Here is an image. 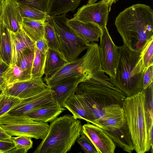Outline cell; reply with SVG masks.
<instances>
[{"label": "cell", "mask_w": 153, "mask_h": 153, "mask_svg": "<svg viewBox=\"0 0 153 153\" xmlns=\"http://www.w3.org/2000/svg\"><path fill=\"white\" fill-rule=\"evenodd\" d=\"M109 11L108 6L100 1L82 6L78 9L72 19L82 22L94 23L102 29L106 26Z\"/></svg>", "instance_id": "cell-10"}, {"label": "cell", "mask_w": 153, "mask_h": 153, "mask_svg": "<svg viewBox=\"0 0 153 153\" xmlns=\"http://www.w3.org/2000/svg\"><path fill=\"white\" fill-rule=\"evenodd\" d=\"M12 136L7 133L0 126V140L12 141Z\"/></svg>", "instance_id": "cell-40"}, {"label": "cell", "mask_w": 153, "mask_h": 153, "mask_svg": "<svg viewBox=\"0 0 153 153\" xmlns=\"http://www.w3.org/2000/svg\"><path fill=\"white\" fill-rule=\"evenodd\" d=\"M84 59V55L80 58L68 62L53 75L44 79L45 83L50 88L64 79L75 76H82V82L86 74Z\"/></svg>", "instance_id": "cell-13"}, {"label": "cell", "mask_w": 153, "mask_h": 153, "mask_svg": "<svg viewBox=\"0 0 153 153\" xmlns=\"http://www.w3.org/2000/svg\"><path fill=\"white\" fill-rule=\"evenodd\" d=\"M44 27L45 36L48 41L49 48L59 51V42L51 17L48 16L45 21Z\"/></svg>", "instance_id": "cell-28"}, {"label": "cell", "mask_w": 153, "mask_h": 153, "mask_svg": "<svg viewBox=\"0 0 153 153\" xmlns=\"http://www.w3.org/2000/svg\"><path fill=\"white\" fill-rule=\"evenodd\" d=\"M153 65L146 68L144 71L143 82V90L146 89L153 82Z\"/></svg>", "instance_id": "cell-36"}, {"label": "cell", "mask_w": 153, "mask_h": 153, "mask_svg": "<svg viewBox=\"0 0 153 153\" xmlns=\"http://www.w3.org/2000/svg\"><path fill=\"white\" fill-rule=\"evenodd\" d=\"M114 24L123 45L132 51L141 52L153 37V10L145 4L126 8L116 17Z\"/></svg>", "instance_id": "cell-2"}, {"label": "cell", "mask_w": 153, "mask_h": 153, "mask_svg": "<svg viewBox=\"0 0 153 153\" xmlns=\"http://www.w3.org/2000/svg\"><path fill=\"white\" fill-rule=\"evenodd\" d=\"M77 142L85 153H98L97 151L91 141L84 133L81 134L78 138Z\"/></svg>", "instance_id": "cell-34"}, {"label": "cell", "mask_w": 153, "mask_h": 153, "mask_svg": "<svg viewBox=\"0 0 153 153\" xmlns=\"http://www.w3.org/2000/svg\"><path fill=\"white\" fill-rule=\"evenodd\" d=\"M81 0H50L48 14L51 17L74 12Z\"/></svg>", "instance_id": "cell-22"}, {"label": "cell", "mask_w": 153, "mask_h": 153, "mask_svg": "<svg viewBox=\"0 0 153 153\" xmlns=\"http://www.w3.org/2000/svg\"><path fill=\"white\" fill-rule=\"evenodd\" d=\"M82 133L91 141L98 153H114L116 145L104 129L87 122L82 126Z\"/></svg>", "instance_id": "cell-12"}, {"label": "cell", "mask_w": 153, "mask_h": 153, "mask_svg": "<svg viewBox=\"0 0 153 153\" xmlns=\"http://www.w3.org/2000/svg\"><path fill=\"white\" fill-rule=\"evenodd\" d=\"M98 0H88V4H91L96 2Z\"/></svg>", "instance_id": "cell-42"}, {"label": "cell", "mask_w": 153, "mask_h": 153, "mask_svg": "<svg viewBox=\"0 0 153 153\" xmlns=\"http://www.w3.org/2000/svg\"><path fill=\"white\" fill-rule=\"evenodd\" d=\"M2 10V5L0 4V16L1 14Z\"/></svg>", "instance_id": "cell-43"}, {"label": "cell", "mask_w": 153, "mask_h": 153, "mask_svg": "<svg viewBox=\"0 0 153 153\" xmlns=\"http://www.w3.org/2000/svg\"><path fill=\"white\" fill-rule=\"evenodd\" d=\"M35 45L41 52L45 54H47L49 47L45 36L35 42Z\"/></svg>", "instance_id": "cell-38"}, {"label": "cell", "mask_w": 153, "mask_h": 153, "mask_svg": "<svg viewBox=\"0 0 153 153\" xmlns=\"http://www.w3.org/2000/svg\"><path fill=\"white\" fill-rule=\"evenodd\" d=\"M22 19L18 4L14 0H4L0 19L8 30L15 32L20 29Z\"/></svg>", "instance_id": "cell-14"}, {"label": "cell", "mask_w": 153, "mask_h": 153, "mask_svg": "<svg viewBox=\"0 0 153 153\" xmlns=\"http://www.w3.org/2000/svg\"><path fill=\"white\" fill-rule=\"evenodd\" d=\"M68 62L59 51L49 48L47 54L44 80L53 75Z\"/></svg>", "instance_id": "cell-20"}, {"label": "cell", "mask_w": 153, "mask_h": 153, "mask_svg": "<svg viewBox=\"0 0 153 153\" xmlns=\"http://www.w3.org/2000/svg\"><path fill=\"white\" fill-rule=\"evenodd\" d=\"M104 130L116 146L127 152L131 153L134 151L133 144L126 121L120 128Z\"/></svg>", "instance_id": "cell-18"}, {"label": "cell", "mask_w": 153, "mask_h": 153, "mask_svg": "<svg viewBox=\"0 0 153 153\" xmlns=\"http://www.w3.org/2000/svg\"><path fill=\"white\" fill-rule=\"evenodd\" d=\"M117 0H101V1L106 4L109 7V11L112 4Z\"/></svg>", "instance_id": "cell-41"}, {"label": "cell", "mask_w": 153, "mask_h": 153, "mask_svg": "<svg viewBox=\"0 0 153 153\" xmlns=\"http://www.w3.org/2000/svg\"><path fill=\"white\" fill-rule=\"evenodd\" d=\"M0 56L10 65L11 58V45L8 29L2 22L0 28Z\"/></svg>", "instance_id": "cell-25"}, {"label": "cell", "mask_w": 153, "mask_h": 153, "mask_svg": "<svg viewBox=\"0 0 153 153\" xmlns=\"http://www.w3.org/2000/svg\"><path fill=\"white\" fill-rule=\"evenodd\" d=\"M48 87L42 78L34 77L7 85L1 91L8 95L23 99L37 95Z\"/></svg>", "instance_id": "cell-11"}, {"label": "cell", "mask_w": 153, "mask_h": 153, "mask_svg": "<svg viewBox=\"0 0 153 153\" xmlns=\"http://www.w3.org/2000/svg\"><path fill=\"white\" fill-rule=\"evenodd\" d=\"M4 0H0V4L2 5Z\"/></svg>", "instance_id": "cell-44"}, {"label": "cell", "mask_w": 153, "mask_h": 153, "mask_svg": "<svg viewBox=\"0 0 153 153\" xmlns=\"http://www.w3.org/2000/svg\"><path fill=\"white\" fill-rule=\"evenodd\" d=\"M22 99L8 95L0 91V117L7 113Z\"/></svg>", "instance_id": "cell-32"}, {"label": "cell", "mask_w": 153, "mask_h": 153, "mask_svg": "<svg viewBox=\"0 0 153 153\" xmlns=\"http://www.w3.org/2000/svg\"><path fill=\"white\" fill-rule=\"evenodd\" d=\"M75 94L89 113L91 123L97 126L107 106L115 104L123 106L126 97L112 83L102 69L81 82Z\"/></svg>", "instance_id": "cell-1"}, {"label": "cell", "mask_w": 153, "mask_h": 153, "mask_svg": "<svg viewBox=\"0 0 153 153\" xmlns=\"http://www.w3.org/2000/svg\"><path fill=\"white\" fill-rule=\"evenodd\" d=\"M9 65L2 60L0 56V91H2L6 86L2 76L3 73Z\"/></svg>", "instance_id": "cell-39"}, {"label": "cell", "mask_w": 153, "mask_h": 153, "mask_svg": "<svg viewBox=\"0 0 153 153\" xmlns=\"http://www.w3.org/2000/svg\"><path fill=\"white\" fill-rule=\"evenodd\" d=\"M2 77L6 85L32 78L31 76L23 71L16 64L9 65L3 73Z\"/></svg>", "instance_id": "cell-24"}, {"label": "cell", "mask_w": 153, "mask_h": 153, "mask_svg": "<svg viewBox=\"0 0 153 153\" xmlns=\"http://www.w3.org/2000/svg\"><path fill=\"white\" fill-rule=\"evenodd\" d=\"M99 50L102 69L113 78L118 62V47L113 42L106 27L101 29Z\"/></svg>", "instance_id": "cell-8"}, {"label": "cell", "mask_w": 153, "mask_h": 153, "mask_svg": "<svg viewBox=\"0 0 153 153\" xmlns=\"http://www.w3.org/2000/svg\"><path fill=\"white\" fill-rule=\"evenodd\" d=\"M0 126L11 136H22L42 139L49 127L47 123L33 120L24 115L6 114L0 117Z\"/></svg>", "instance_id": "cell-7"}, {"label": "cell", "mask_w": 153, "mask_h": 153, "mask_svg": "<svg viewBox=\"0 0 153 153\" xmlns=\"http://www.w3.org/2000/svg\"><path fill=\"white\" fill-rule=\"evenodd\" d=\"M17 4L33 7L44 12L48 13L50 0H14Z\"/></svg>", "instance_id": "cell-33"}, {"label": "cell", "mask_w": 153, "mask_h": 153, "mask_svg": "<svg viewBox=\"0 0 153 153\" xmlns=\"http://www.w3.org/2000/svg\"><path fill=\"white\" fill-rule=\"evenodd\" d=\"M45 21L23 18L22 27L34 43L45 37Z\"/></svg>", "instance_id": "cell-21"}, {"label": "cell", "mask_w": 153, "mask_h": 153, "mask_svg": "<svg viewBox=\"0 0 153 153\" xmlns=\"http://www.w3.org/2000/svg\"><path fill=\"white\" fill-rule=\"evenodd\" d=\"M123 108L134 150L137 153L149 151L151 146L148 131L144 91L126 97Z\"/></svg>", "instance_id": "cell-4"}, {"label": "cell", "mask_w": 153, "mask_h": 153, "mask_svg": "<svg viewBox=\"0 0 153 153\" xmlns=\"http://www.w3.org/2000/svg\"><path fill=\"white\" fill-rule=\"evenodd\" d=\"M140 53L132 51L123 45L118 47L115 74L113 78H110L112 83L126 97L143 90V76L135 75L134 73Z\"/></svg>", "instance_id": "cell-5"}, {"label": "cell", "mask_w": 153, "mask_h": 153, "mask_svg": "<svg viewBox=\"0 0 153 153\" xmlns=\"http://www.w3.org/2000/svg\"><path fill=\"white\" fill-rule=\"evenodd\" d=\"M2 22L0 19V28L1 27V25L2 24Z\"/></svg>", "instance_id": "cell-45"}, {"label": "cell", "mask_w": 153, "mask_h": 153, "mask_svg": "<svg viewBox=\"0 0 153 153\" xmlns=\"http://www.w3.org/2000/svg\"><path fill=\"white\" fill-rule=\"evenodd\" d=\"M34 49H27L20 55L17 65L24 72L31 76V71L34 58Z\"/></svg>", "instance_id": "cell-29"}, {"label": "cell", "mask_w": 153, "mask_h": 153, "mask_svg": "<svg viewBox=\"0 0 153 153\" xmlns=\"http://www.w3.org/2000/svg\"><path fill=\"white\" fill-rule=\"evenodd\" d=\"M66 109L57 105L36 109L24 115L36 121L47 123L53 121Z\"/></svg>", "instance_id": "cell-19"}, {"label": "cell", "mask_w": 153, "mask_h": 153, "mask_svg": "<svg viewBox=\"0 0 153 153\" xmlns=\"http://www.w3.org/2000/svg\"><path fill=\"white\" fill-rule=\"evenodd\" d=\"M64 107L68 109L75 118L82 119L91 123L89 113L75 94L67 99Z\"/></svg>", "instance_id": "cell-23"}, {"label": "cell", "mask_w": 153, "mask_h": 153, "mask_svg": "<svg viewBox=\"0 0 153 153\" xmlns=\"http://www.w3.org/2000/svg\"><path fill=\"white\" fill-rule=\"evenodd\" d=\"M79 120L68 114L51 122L48 133L33 153H66L82 133Z\"/></svg>", "instance_id": "cell-3"}, {"label": "cell", "mask_w": 153, "mask_h": 153, "mask_svg": "<svg viewBox=\"0 0 153 153\" xmlns=\"http://www.w3.org/2000/svg\"><path fill=\"white\" fill-rule=\"evenodd\" d=\"M144 91L145 94V106L146 111L153 116V82Z\"/></svg>", "instance_id": "cell-35"}, {"label": "cell", "mask_w": 153, "mask_h": 153, "mask_svg": "<svg viewBox=\"0 0 153 153\" xmlns=\"http://www.w3.org/2000/svg\"><path fill=\"white\" fill-rule=\"evenodd\" d=\"M51 18L59 42V51L68 62L77 59L90 43H87L72 31L67 24L69 19L65 14Z\"/></svg>", "instance_id": "cell-6"}, {"label": "cell", "mask_w": 153, "mask_h": 153, "mask_svg": "<svg viewBox=\"0 0 153 153\" xmlns=\"http://www.w3.org/2000/svg\"><path fill=\"white\" fill-rule=\"evenodd\" d=\"M153 37L146 44L140 52L139 59L137 65L144 71L149 65H153Z\"/></svg>", "instance_id": "cell-27"}, {"label": "cell", "mask_w": 153, "mask_h": 153, "mask_svg": "<svg viewBox=\"0 0 153 153\" xmlns=\"http://www.w3.org/2000/svg\"><path fill=\"white\" fill-rule=\"evenodd\" d=\"M15 147L13 141L0 140V153H9Z\"/></svg>", "instance_id": "cell-37"}, {"label": "cell", "mask_w": 153, "mask_h": 153, "mask_svg": "<svg viewBox=\"0 0 153 153\" xmlns=\"http://www.w3.org/2000/svg\"><path fill=\"white\" fill-rule=\"evenodd\" d=\"M21 15L23 18L45 21L48 13L27 5L18 4Z\"/></svg>", "instance_id": "cell-30"}, {"label": "cell", "mask_w": 153, "mask_h": 153, "mask_svg": "<svg viewBox=\"0 0 153 153\" xmlns=\"http://www.w3.org/2000/svg\"><path fill=\"white\" fill-rule=\"evenodd\" d=\"M31 138L22 136L12 137V140L15 143V147L9 153H27L33 147V142Z\"/></svg>", "instance_id": "cell-31"}, {"label": "cell", "mask_w": 153, "mask_h": 153, "mask_svg": "<svg viewBox=\"0 0 153 153\" xmlns=\"http://www.w3.org/2000/svg\"><path fill=\"white\" fill-rule=\"evenodd\" d=\"M82 76H75L64 79L50 88L54 91V98L57 103L64 107L65 102L75 94L78 85L82 82Z\"/></svg>", "instance_id": "cell-15"}, {"label": "cell", "mask_w": 153, "mask_h": 153, "mask_svg": "<svg viewBox=\"0 0 153 153\" xmlns=\"http://www.w3.org/2000/svg\"><path fill=\"white\" fill-rule=\"evenodd\" d=\"M67 24L72 31L87 43L99 41L101 29L96 24L82 22L72 18L69 19Z\"/></svg>", "instance_id": "cell-16"}, {"label": "cell", "mask_w": 153, "mask_h": 153, "mask_svg": "<svg viewBox=\"0 0 153 153\" xmlns=\"http://www.w3.org/2000/svg\"><path fill=\"white\" fill-rule=\"evenodd\" d=\"M54 91L48 87L37 95L22 99L7 113L12 115H25L36 109L58 105L54 100Z\"/></svg>", "instance_id": "cell-9"}, {"label": "cell", "mask_w": 153, "mask_h": 153, "mask_svg": "<svg viewBox=\"0 0 153 153\" xmlns=\"http://www.w3.org/2000/svg\"><path fill=\"white\" fill-rule=\"evenodd\" d=\"M34 56L32 71V78H42L45 74L47 54L41 52L35 45Z\"/></svg>", "instance_id": "cell-26"}, {"label": "cell", "mask_w": 153, "mask_h": 153, "mask_svg": "<svg viewBox=\"0 0 153 153\" xmlns=\"http://www.w3.org/2000/svg\"><path fill=\"white\" fill-rule=\"evenodd\" d=\"M8 31L11 50V58L10 65L17 64L21 53L27 49H34L35 43L29 37L22 27L15 32L9 30Z\"/></svg>", "instance_id": "cell-17"}]
</instances>
